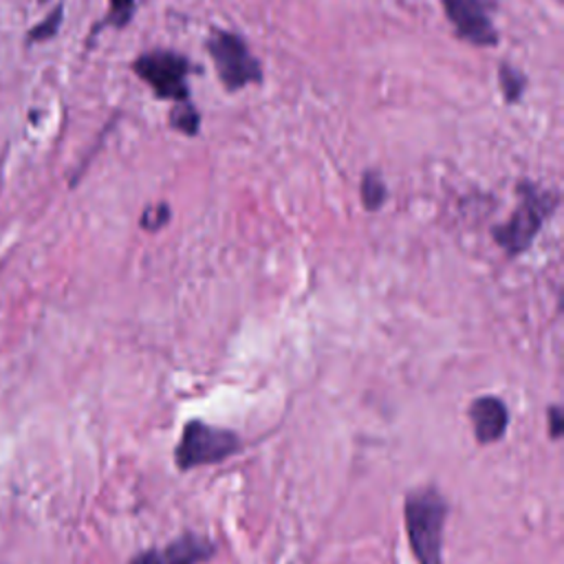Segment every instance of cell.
I'll list each match as a JSON object with an SVG mask.
<instances>
[{
  "mask_svg": "<svg viewBox=\"0 0 564 564\" xmlns=\"http://www.w3.org/2000/svg\"><path fill=\"white\" fill-rule=\"evenodd\" d=\"M499 80H501V91L510 104L518 102L527 89V78L521 70L512 64H501L499 68Z\"/></svg>",
  "mask_w": 564,
  "mask_h": 564,
  "instance_id": "9c48e42d",
  "label": "cell"
},
{
  "mask_svg": "<svg viewBox=\"0 0 564 564\" xmlns=\"http://www.w3.org/2000/svg\"><path fill=\"white\" fill-rule=\"evenodd\" d=\"M236 450L239 437L234 433L207 426L203 421H190L175 457L181 470H190L207 463H219L232 457Z\"/></svg>",
  "mask_w": 564,
  "mask_h": 564,
  "instance_id": "5b68a950",
  "label": "cell"
},
{
  "mask_svg": "<svg viewBox=\"0 0 564 564\" xmlns=\"http://www.w3.org/2000/svg\"><path fill=\"white\" fill-rule=\"evenodd\" d=\"M448 505L435 489H419L406 501V525L412 553L421 564H441Z\"/></svg>",
  "mask_w": 564,
  "mask_h": 564,
  "instance_id": "6da1fadb",
  "label": "cell"
},
{
  "mask_svg": "<svg viewBox=\"0 0 564 564\" xmlns=\"http://www.w3.org/2000/svg\"><path fill=\"white\" fill-rule=\"evenodd\" d=\"M132 70L155 91L159 100H170L177 104L190 102L188 76L192 66L181 53L166 49L144 53L132 62Z\"/></svg>",
  "mask_w": 564,
  "mask_h": 564,
  "instance_id": "277c9868",
  "label": "cell"
},
{
  "mask_svg": "<svg viewBox=\"0 0 564 564\" xmlns=\"http://www.w3.org/2000/svg\"><path fill=\"white\" fill-rule=\"evenodd\" d=\"M521 203L514 209L510 221L501 228H493V241H497L510 256H516L525 252L544 221L549 219L551 211L557 205V196L549 190H540L534 183H521L518 188Z\"/></svg>",
  "mask_w": 564,
  "mask_h": 564,
  "instance_id": "7a4b0ae2",
  "label": "cell"
},
{
  "mask_svg": "<svg viewBox=\"0 0 564 564\" xmlns=\"http://www.w3.org/2000/svg\"><path fill=\"white\" fill-rule=\"evenodd\" d=\"M108 3H111V12H108L104 25H113L117 29L126 27L134 14L137 0H108Z\"/></svg>",
  "mask_w": 564,
  "mask_h": 564,
  "instance_id": "4fadbf2b",
  "label": "cell"
},
{
  "mask_svg": "<svg viewBox=\"0 0 564 564\" xmlns=\"http://www.w3.org/2000/svg\"><path fill=\"white\" fill-rule=\"evenodd\" d=\"M168 219H170V207L166 203H159V205H153L144 211V217H141V226H144L151 232H157L159 228L166 226Z\"/></svg>",
  "mask_w": 564,
  "mask_h": 564,
  "instance_id": "5bb4252c",
  "label": "cell"
},
{
  "mask_svg": "<svg viewBox=\"0 0 564 564\" xmlns=\"http://www.w3.org/2000/svg\"><path fill=\"white\" fill-rule=\"evenodd\" d=\"M386 185L377 172H367L362 179V201L367 209H380L386 201Z\"/></svg>",
  "mask_w": 564,
  "mask_h": 564,
  "instance_id": "30bf717a",
  "label": "cell"
},
{
  "mask_svg": "<svg viewBox=\"0 0 564 564\" xmlns=\"http://www.w3.org/2000/svg\"><path fill=\"white\" fill-rule=\"evenodd\" d=\"M474 435L480 444L499 441L508 431V408L499 397H480L470 406Z\"/></svg>",
  "mask_w": 564,
  "mask_h": 564,
  "instance_id": "52a82bcc",
  "label": "cell"
},
{
  "mask_svg": "<svg viewBox=\"0 0 564 564\" xmlns=\"http://www.w3.org/2000/svg\"><path fill=\"white\" fill-rule=\"evenodd\" d=\"M549 419H551V437L557 439V437L562 435V423H564L562 410H560L557 406H553V408L549 410Z\"/></svg>",
  "mask_w": 564,
  "mask_h": 564,
  "instance_id": "9a60e30c",
  "label": "cell"
},
{
  "mask_svg": "<svg viewBox=\"0 0 564 564\" xmlns=\"http://www.w3.org/2000/svg\"><path fill=\"white\" fill-rule=\"evenodd\" d=\"M207 53L215 60L219 80L226 91L234 93L249 85L262 82V68L241 36L211 29L207 38Z\"/></svg>",
  "mask_w": 564,
  "mask_h": 564,
  "instance_id": "3957f363",
  "label": "cell"
},
{
  "mask_svg": "<svg viewBox=\"0 0 564 564\" xmlns=\"http://www.w3.org/2000/svg\"><path fill=\"white\" fill-rule=\"evenodd\" d=\"M62 18H64L62 8H55L42 23H38V25L27 34V42H42V40L53 38V36L60 31V27H62Z\"/></svg>",
  "mask_w": 564,
  "mask_h": 564,
  "instance_id": "7c38bea8",
  "label": "cell"
},
{
  "mask_svg": "<svg viewBox=\"0 0 564 564\" xmlns=\"http://www.w3.org/2000/svg\"><path fill=\"white\" fill-rule=\"evenodd\" d=\"M130 564H164L162 555L157 551H144L130 560Z\"/></svg>",
  "mask_w": 564,
  "mask_h": 564,
  "instance_id": "2e32d148",
  "label": "cell"
},
{
  "mask_svg": "<svg viewBox=\"0 0 564 564\" xmlns=\"http://www.w3.org/2000/svg\"><path fill=\"white\" fill-rule=\"evenodd\" d=\"M444 8L448 21L463 40L476 47H493L499 42L487 0H444Z\"/></svg>",
  "mask_w": 564,
  "mask_h": 564,
  "instance_id": "8992f818",
  "label": "cell"
},
{
  "mask_svg": "<svg viewBox=\"0 0 564 564\" xmlns=\"http://www.w3.org/2000/svg\"><path fill=\"white\" fill-rule=\"evenodd\" d=\"M170 126L181 130L183 134H198V126H201V117H198V111L190 104V102H183L179 104L172 115H170Z\"/></svg>",
  "mask_w": 564,
  "mask_h": 564,
  "instance_id": "8fae6325",
  "label": "cell"
},
{
  "mask_svg": "<svg viewBox=\"0 0 564 564\" xmlns=\"http://www.w3.org/2000/svg\"><path fill=\"white\" fill-rule=\"evenodd\" d=\"M211 553H215V547L209 544V540L194 536V534H185V536L177 538L175 542H170V547L166 551V562L168 564H198V562L207 560Z\"/></svg>",
  "mask_w": 564,
  "mask_h": 564,
  "instance_id": "ba28073f",
  "label": "cell"
}]
</instances>
